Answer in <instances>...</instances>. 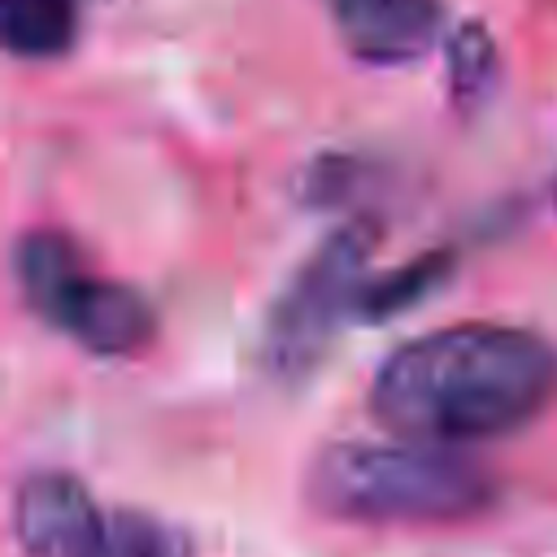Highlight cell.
I'll use <instances>...</instances> for the list:
<instances>
[{"instance_id": "cell-1", "label": "cell", "mask_w": 557, "mask_h": 557, "mask_svg": "<svg viewBox=\"0 0 557 557\" xmlns=\"http://www.w3.org/2000/svg\"><path fill=\"white\" fill-rule=\"evenodd\" d=\"M557 396V348L505 322H457L392 348L370 379L379 426L413 444L496 440Z\"/></svg>"}, {"instance_id": "cell-2", "label": "cell", "mask_w": 557, "mask_h": 557, "mask_svg": "<svg viewBox=\"0 0 557 557\" xmlns=\"http://www.w3.org/2000/svg\"><path fill=\"white\" fill-rule=\"evenodd\" d=\"M305 492L318 513L370 527L461 522L496 500L479 461L413 440H335L309 461Z\"/></svg>"}, {"instance_id": "cell-3", "label": "cell", "mask_w": 557, "mask_h": 557, "mask_svg": "<svg viewBox=\"0 0 557 557\" xmlns=\"http://www.w3.org/2000/svg\"><path fill=\"white\" fill-rule=\"evenodd\" d=\"M13 270L30 309L87 352L126 357L157 331L152 305L135 287L96 274L57 231H26L13 248Z\"/></svg>"}, {"instance_id": "cell-4", "label": "cell", "mask_w": 557, "mask_h": 557, "mask_svg": "<svg viewBox=\"0 0 557 557\" xmlns=\"http://www.w3.org/2000/svg\"><path fill=\"white\" fill-rule=\"evenodd\" d=\"M374 244H379V231L370 222L339 226L278 292L261 335L265 366L278 379H305L309 370H318L339 322L357 313V300L366 287V261Z\"/></svg>"}, {"instance_id": "cell-5", "label": "cell", "mask_w": 557, "mask_h": 557, "mask_svg": "<svg viewBox=\"0 0 557 557\" xmlns=\"http://www.w3.org/2000/svg\"><path fill=\"white\" fill-rule=\"evenodd\" d=\"M344 48L370 65L418 61L444 22L440 0H322Z\"/></svg>"}, {"instance_id": "cell-6", "label": "cell", "mask_w": 557, "mask_h": 557, "mask_svg": "<svg viewBox=\"0 0 557 557\" xmlns=\"http://www.w3.org/2000/svg\"><path fill=\"white\" fill-rule=\"evenodd\" d=\"M104 505L61 470H39L17 487L13 531L26 557H78L87 535L96 531Z\"/></svg>"}, {"instance_id": "cell-7", "label": "cell", "mask_w": 557, "mask_h": 557, "mask_svg": "<svg viewBox=\"0 0 557 557\" xmlns=\"http://www.w3.org/2000/svg\"><path fill=\"white\" fill-rule=\"evenodd\" d=\"M0 35L13 57H61L78 39V0H0Z\"/></svg>"}, {"instance_id": "cell-8", "label": "cell", "mask_w": 557, "mask_h": 557, "mask_svg": "<svg viewBox=\"0 0 557 557\" xmlns=\"http://www.w3.org/2000/svg\"><path fill=\"white\" fill-rule=\"evenodd\" d=\"M78 557H196L191 540L144 509H104Z\"/></svg>"}, {"instance_id": "cell-9", "label": "cell", "mask_w": 557, "mask_h": 557, "mask_svg": "<svg viewBox=\"0 0 557 557\" xmlns=\"http://www.w3.org/2000/svg\"><path fill=\"white\" fill-rule=\"evenodd\" d=\"M448 252H426L374 283L361 287V300H357V318L366 322H379V318H396L405 309H413L418 300H426L444 278H448Z\"/></svg>"}, {"instance_id": "cell-10", "label": "cell", "mask_w": 557, "mask_h": 557, "mask_svg": "<svg viewBox=\"0 0 557 557\" xmlns=\"http://www.w3.org/2000/svg\"><path fill=\"white\" fill-rule=\"evenodd\" d=\"M492 70H496L492 35H487L479 22L457 26L453 39H448V83H453V96H457V100L483 96L487 83H492Z\"/></svg>"}, {"instance_id": "cell-11", "label": "cell", "mask_w": 557, "mask_h": 557, "mask_svg": "<svg viewBox=\"0 0 557 557\" xmlns=\"http://www.w3.org/2000/svg\"><path fill=\"white\" fill-rule=\"evenodd\" d=\"M553 200H557V187H553Z\"/></svg>"}]
</instances>
